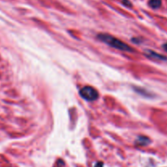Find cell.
Masks as SVG:
<instances>
[{
    "label": "cell",
    "instance_id": "obj_5",
    "mask_svg": "<svg viewBox=\"0 0 167 167\" xmlns=\"http://www.w3.org/2000/svg\"><path fill=\"white\" fill-rule=\"evenodd\" d=\"M148 3L151 8L156 9V8H160V6L161 5V0H149Z\"/></svg>",
    "mask_w": 167,
    "mask_h": 167
},
{
    "label": "cell",
    "instance_id": "obj_2",
    "mask_svg": "<svg viewBox=\"0 0 167 167\" xmlns=\"http://www.w3.org/2000/svg\"><path fill=\"white\" fill-rule=\"evenodd\" d=\"M80 96L83 98L84 100L88 101H94L96 100L99 97V92L92 86H84L80 90Z\"/></svg>",
    "mask_w": 167,
    "mask_h": 167
},
{
    "label": "cell",
    "instance_id": "obj_1",
    "mask_svg": "<svg viewBox=\"0 0 167 167\" xmlns=\"http://www.w3.org/2000/svg\"><path fill=\"white\" fill-rule=\"evenodd\" d=\"M97 38L102 42H105L108 45H109L112 47L118 49V50L122 51V52H133L132 47L128 46L127 44L121 41V40L114 38V36L110 35V34H100L97 36Z\"/></svg>",
    "mask_w": 167,
    "mask_h": 167
},
{
    "label": "cell",
    "instance_id": "obj_6",
    "mask_svg": "<svg viewBox=\"0 0 167 167\" xmlns=\"http://www.w3.org/2000/svg\"><path fill=\"white\" fill-rule=\"evenodd\" d=\"M95 167H103V163L101 162V161H99L95 165Z\"/></svg>",
    "mask_w": 167,
    "mask_h": 167
},
{
    "label": "cell",
    "instance_id": "obj_3",
    "mask_svg": "<svg viewBox=\"0 0 167 167\" xmlns=\"http://www.w3.org/2000/svg\"><path fill=\"white\" fill-rule=\"evenodd\" d=\"M145 55L148 58H150V59H153V60H165L166 58L165 56H162L161 54L157 53V52H153V51L151 50H146L145 51Z\"/></svg>",
    "mask_w": 167,
    "mask_h": 167
},
{
    "label": "cell",
    "instance_id": "obj_7",
    "mask_svg": "<svg viewBox=\"0 0 167 167\" xmlns=\"http://www.w3.org/2000/svg\"><path fill=\"white\" fill-rule=\"evenodd\" d=\"M163 48L167 52V42H166V43L164 44V45H163Z\"/></svg>",
    "mask_w": 167,
    "mask_h": 167
},
{
    "label": "cell",
    "instance_id": "obj_4",
    "mask_svg": "<svg viewBox=\"0 0 167 167\" xmlns=\"http://www.w3.org/2000/svg\"><path fill=\"white\" fill-rule=\"evenodd\" d=\"M149 143L150 139L148 137H145V136H139L135 141V143L139 146H146Z\"/></svg>",
    "mask_w": 167,
    "mask_h": 167
}]
</instances>
